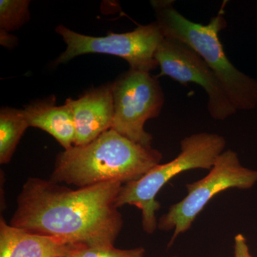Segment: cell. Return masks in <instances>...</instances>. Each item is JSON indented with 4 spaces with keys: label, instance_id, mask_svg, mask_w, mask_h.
Returning a JSON list of instances; mask_svg holds the SVG:
<instances>
[{
    "label": "cell",
    "instance_id": "6da1fadb",
    "mask_svg": "<svg viewBox=\"0 0 257 257\" xmlns=\"http://www.w3.org/2000/svg\"><path fill=\"white\" fill-rule=\"evenodd\" d=\"M122 183L72 189L31 177L23 185L10 224L90 247L114 246L124 221L115 205Z\"/></svg>",
    "mask_w": 257,
    "mask_h": 257
},
{
    "label": "cell",
    "instance_id": "7a4b0ae2",
    "mask_svg": "<svg viewBox=\"0 0 257 257\" xmlns=\"http://www.w3.org/2000/svg\"><path fill=\"white\" fill-rule=\"evenodd\" d=\"M162 160L158 150L111 128L87 145L59 154L50 179L78 188L109 182L124 184L141 178Z\"/></svg>",
    "mask_w": 257,
    "mask_h": 257
},
{
    "label": "cell",
    "instance_id": "3957f363",
    "mask_svg": "<svg viewBox=\"0 0 257 257\" xmlns=\"http://www.w3.org/2000/svg\"><path fill=\"white\" fill-rule=\"evenodd\" d=\"M172 0H153L151 5L156 23L165 38L185 44L208 64L220 81L237 111L257 108V80L241 72L231 63L219 40V34L227 26L222 15L207 25L194 23L180 14Z\"/></svg>",
    "mask_w": 257,
    "mask_h": 257
},
{
    "label": "cell",
    "instance_id": "277c9868",
    "mask_svg": "<svg viewBox=\"0 0 257 257\" xmlns=\"http://www.w3.org/2000/svg\"><path fill=\"white\" fill-rule=\"evenodd\" d=\"M226 142L217 134H194L181 141L178 156L167 163L151 169L138 180L122 184L115 201L117 208L135 206L142 211L143 227L147 234L155 232L158 226L156 212L160 204L156 197L170 179L191 170H210L219 155L224 152Z\"/></svg>",
    "mask_w": 257,
    "mask_h": 257
},
{
    "label": "cell",
    "instance_id": "5b68a950",
    "mask_svg": "<svg viewBox=\"0 0 257 257\" xmlns=\"http://www.w3.org/2000/svg\"><path fill=\"white\" fill-rule=\"evenodd\" d=\"M256 183L257 170L243 167L236 152L226 150L216 158L205 177L186 185L187 196L161 216L157 228L162 231L174 230L170 246L179 235L190 229L197 216L216 194L228 189H251Z\"/></svg>",
    "mask_w": 257,
    "mask_h": 257
},
{
    "label": "cell",
    "instance_id": "8992f818",
    "mask_svg": "<svg viewBox=\"0 0 257 257\" xmlns=\"http://www.w3.org/2000/svg\"><path fill=\"white\" fill-rule=\"evenodd\" d=\"M55 31L67 45V49L57 59L56 64L68 62L77 56L105 54L124 59L130 69L149 72L158 67L155 54L165 38L156 22L140 25L133 31L125 33L109 32L105 37L82 35L63 25H59Z\"/></svg>",
    "mask_w": 257,
    "mask_h": 257
},
{
    "label": "cell",
    "instance_id": "52a82bcc",
    "mask_svg": "<svg viewBox=\"0 0 257 257\" xmlns=\"http://www.w3.org/2000/svg\"><path fill=\"white\" fill-rule=\"evenodd\" d=\"M114 99L112 130L134 142L152 147L153 137L145 130L149 119L160 114L165 94L150 72L130 69L111 83Z\"/></svg>",
    "mask_w": 257,
    "mask_h": 257
},
{
    "label": "cell",
    "instance_id": "ba28073f",
    "mask_svg": "<svg viewBox=\"0 0 257 257\" xmlns=\"http://www.w3.org/2000/svg\"><path fill=\"white\" fill-rule=\"evenodd\" d=\"M155 60L161 75L168 76L182 84L194 83L204 89L208 96V111L214 119H227L237 111L216 74L185 44L165 37L157 48Z\"/></svg>",
    "mask_w": 257,
    "mask_h": 257
},
{
    "label": "cell",
    "instance_id": "9c48e42d",
    "mask_svg": "<svg viewBox=\"0 0 257 257\" xmlns=\"http://www.w3.org/2000/svg\"><path fill=\"white\" fill-rule=\"evenodd\" d=\"M73 113L75 141L82 146L111 130L114 120L111 83L89 89L78 99L66 100Z\"/></svg>",
    "mask_w": 257,
    "mask_h": 257
},
{
    "label": "cell",
    "instance_id": "30bf717a",
    "mask_svg": "<svg viewBox=\"0 0 257 257\" xmlns=\"http://www.w3.org/2000/svg\"><path fill=\"white\" fill-rule=\"evenodd\" d=\"M86 245L31 233L0 219V257H74Z\"/></svg>",
    "mask_w": 257,
    "mask_h": 257
},
{
    "label": "cell",
    "instance_id": "8fae6325",
    "mask_svg": "<svg viewBox=\"0 0 257 257\" xmlns=\"http://www.w3.org/2000/svg\"><path fill=\"white\" fill-rule=\"evenodd\" d=\"M29 126L40 128L52 135L64 150L74 145L73 113L67 101L55 105V98L32 101L23 109Z\"/></svg>",
    "mask_w": 257,
    "mask_h": 257
},
{
    "label": "cell",
    "instance_id": "7c38bea8",
    "mask_svg": "<svg viewBox=\"0 0 257 257\" xmlns=\"http://www.w3.org/2000/svg\"><path fill=\"white\" fill-rule=\"evenodd\" d=\"M30 127L23 109L4 106L0 110V163H9L24 133Z\"/></svg>",
    "mask_w": 257,
    "mask_h": 257
},
{
    "label": "cell",
    "instance_id": "4fadbf2b",
    "mask_svg": "<svg viewBox=\"0 0 257 257\" xmlns=\"http://www.w3.org/2000/svg\"><path fill=\"white\" fill-rule=\"evenodd\" d=\"M28 0H1L0 1V28L1 32L9 33L18 30L30 18Z\"/></svg>",
    "mask_w": 257,
    "mask_h": 257
},
{
    "label": "cell",
    "instance_id": "5bb4252c",
    "mask_svg": "<svg viewBox=\"0 0 257 257\" xmlns=\"http://www.w3.org/2000/svg\"><path fill=\"white\" fill-rule=\"evenodd\" d=\"M143 247L120 249L114 246L90 247L85 246L79 250L74 257H145Z\"/></svg>",
    "mask_w": 257,
    "mask_h": 257
},
{
    "label": "cell",
    "instance_id": "9a60e30c",
    "mask_svg": "<svg viewBox=\"0 0 257 257\" xmlns=\"http://www.w3.org/2000/svg\"><path fill=\"white\" fill-rule=\"evenodd\" d=\"M234 257H253L250 252L246 238L241 234L234 237Z\"/></svg>",
    "mask_w": 257,
    "mask_h": 257
}]
</instances>
